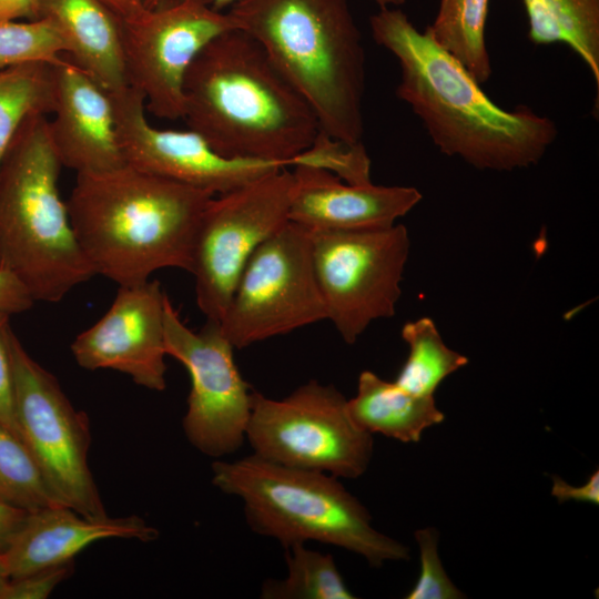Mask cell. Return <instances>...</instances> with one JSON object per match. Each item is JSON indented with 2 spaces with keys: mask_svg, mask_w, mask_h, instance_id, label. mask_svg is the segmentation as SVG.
Segmentation results:
<instances>
[{
  "mask_svg": "<svg viewBox=\"0 0 599 599\" xmlns=\"http://www.w3.org/2000/svg\"><path fill=\"white\" fill-rule=\"evenodd\" d=\"M74 571V560L8 579L0 599H45Z\"/></svg>",
  "mask_w": 599,
  "mask_h": 599,
  "instance_id": "obj_30",
  "label": "cell"
},
{
  "mask_svg": "<svg viewBox=\"0 0 599 599\" xmlns=\"http://www.w3.org/2000/svg\"><path fill=\"white\" fill-rule=\"evenodd\" d=\"M347 409L361 429L403 443L419 441L426 428L445 419L434 396L413 395L370 370L361 373L357 394L347 399Z\"/></svg>",
  "mask_w": 599,
  "mask_h": 599,
  "instance_id": "obj_20",
  "label": "cell"
},
{
  "mask_svg": "<svg viewBox=\"0 0 599 599\" xmlns=\"http://www.w3.org/2000/svg\"><path fill=\"white\" fill-rule=\"evenodd\" d=\"M28 512L0 498V555L10 545Z\"/></svg>",
  "mask_w": 599,
  "mask_h": 599,
  "instance_id": "obj_34",
  "label": "cell"
},
{
  "mask_svg": "<svg viewBox=\"0 0 599 599\" xmlns=\"http://www.w3.org/2000/svg\"><path fill=\"white\" fill-rule=\"evenodd\" d=\"M171 1H174V0H142V3L144 8L153 9ZM210 1L214 9L222 11L223 9H226V8L229 9L236 0H210Z\"/></svg>",
  "mask_w": 599,
  "mask_h": 599,
  "instance_id": "obj_37",
  "label": "cell"
},
{
  "mask_svg": "<svg viewBox=\"0 0 599 599\" xmlns=\"http://www.w3.org/2000/svg\"><path fill=\"white\" fill-rule=\"evenodd\" d=\"M67 45L65 57L110 93L126 89L121 18L102 0H40Z\"/></svg>",
  "mask_w": 599,
  "mask_h": 599,
  "instance_id": "obj_19",
  "label": "cell"
},
{
  "mask_svg": "<svg viewBox=\"0 0 599 599\" xmlns=\"http://www.w3.org/2000/svg\"><path fill=\"white\" fill-rule=\"evenodd\" d=\"M232 29H237L232 16L210 0H174L121 18L128 85L143 95L154 116L182 119L190 64L212 39Z\"/></svg>",
  "mask_w": 599,
  "mask_h": 599,
  "instance_id": "obj_12",
  "label": "cell"
},
{
  "mask_svg": "<svg viewBox=\"0 0 599 599\" xmlns=\"http://www.w3.org/2000/svg\"><path fill=\"white\" fill-rule=\"evenodd\" d=\"M212 484L240 498L248 527L284 549L316 541L364 557L372 567L409 560V549L372 526L366 507L337 477L255 454L211 466Z\"/></svg>",
  "mask_w": 599,
  "mask_h": 599,
  "instance_id": "obj_6",
  "label": "cell"
},
{
  "mask_svg": "<svg viewBox=\"0 0 599 599\" xmlns=\"http://www.w3.org/2000/svg\"><path fill=\"white\" fill-rule=\"evenodd\" d=\"M213 196L123 164L78 173L67 205L95 275L130 286L161 268L191 272L196 230Z\"/></svg>",
  "mask_w": 599,
  "mask_h": 599,
  "instance_id": "obj_3",
  "label": "cell"
},
{
  "mask_svg": "<svg viewBox=\"0 0 599 599\" xmlns=\"http://www.w3.org/2000/svg\"><path fill=\"white\" fill-rule=\"evenodd\" d=\"M52 64L34 62L0 70V165L24 120L31 114H51Z\"/></svg>",
  "mask_w": 599,
  "mask_h": 599,
  "instance_id": "obj_24",
  "label": "cell"
},
{
  "mask_svg": "<svg viewBox=\"0 0 599 599\" xmlns=\"http://www.w3.org/2000/svg\"><path fill=\"white\" fill-rule=\"evenodd\" d=\"M166 297L159 281L119 286L106 313L72 342L77 364L89 370L113 369L144 388L164 390Z\"/></svg>",
  "mask_w": 599,
  "mask_h": 599,
  "instance_id": "obj_15",
  "label": "cell"
},
{
  "mask_svg": "<svg viewBox=\"0 0 599 599\" xmlns=\"http://www.w3.org/2000/svg\"><path fill=\"white\" fill-rule=\"evenodd\" d=\"M182 120L219 154L291 166L321 131L305 99L251 35L232 29L190 64Z\"/></svg>",
  "mask_w": 599,
  "mask_h": 599,
  "instance_id": "obj_2",
  "label": "cell"
},
{
  "mask_svg": "<svg viewBox=\"0 0 599 599\" xmlns=\"http://www.w3.org/2000/svg\"><path fill=\"white\" fill-rule=\"evenodd\" d=\"M10 315L0 313V423L20 438L14 408L13 369L10 353ZM22 439V438H21Z\"/></svg>",
  "mask_w": 599,
  "mask_h": 599,
  "instance_id": "obj_31",
  "label": "cell"
},
{
  "mask_svg": "<svg viewBox=\"0 0 599 599\" xmlns=\"http://www.w3.org/2000/svg\"><path fill=\"white\" fill-rule=\"evenodd\" d=\"M379 9L397 8L405 3L406 0H373Z\"/></svg>",
  "mask_w": 599,
  "mask_h": 599,
  "instance_id": "obj_38",
  "label": "cell"
},
{
  "mask_svg": "<svg viewBox=\"0 0 599 599\" xmlns=\"http://www.w3.org/2000/svg\"><path fill=\"white\" fill-rule=\"evenodd\" d=\"M402 337L408 356L394 380L406 392L417 396H434L439 384L468 364V358L450 349L429 317L406 323Z\"/></svg>",
  "mask_w": 599,
  "mask_h": 599,
  "instance_id": "obj_23",
  "label": "cell"
},
{
  "mask_svg": "<svg viewBox=\"0 0 599 599\" xmlns=\"http://www.w3.org/2000/svg\"><path fill=\"white\" fill-rule=\"evenodd\" d=\"M48 118L29 115L0 165V268L34 302L57 303L95 275L61 197Z\"/></svg>",
  "mask_w": 599,
  "mask_h": 599,
  "instance_id": "obj_5",
  "label": "cell"
},
{
  "mask_svg": "<svg viewBox=\"0 0 599 599\" xmlns=\"http://www.w3.org/2000/svg\"><path fill=\"white\" fill-rule=\"evenodd\" d=\"M374 41L400 68L396 88L423 122L430 140L448 156L479 170L512 171L537 164L558 135L555 122L527 106L505 110L426 31L399 8L369 17Z\"/></svg>",
  "mask_w": 599,
  "mask_h": 599,
  "instance_id": "obj_1",
  "label": "cell"
},
{
  "mask_svg": "<svg viewBox=\"0 0 599 599\" xmlns=\"http://www.w3.org/2000/svg\"><path fill=\"white\" fill-rule=\"evenodd\" d=\"M490 0H439L434 21L425 29L481 85L491 75L485 30Z\"/></svg>",
  "mask_w": 599,
  "mask_h": 599,
  "instance_id": "obj_22",
  "label": "cell"
},
{
  "mask_svg": "<svg viewBox=\"0 0 599 599\" xmlns=\"http://www.w3.org/2000/svg\"><path fill=\"white\" fill-rule=\"evenodd\" d=\"M313 265L329 319L354 344L376 319L394 316L409 254L403 224L311 232Z\"/></svg>",
  "mask_w": 599,
  "mask_h": 599,
  "instance_id": "obj_10",
  "label": "cell"
},
{
  "mask_svg": "<svg viewBox=\"0 0 599 599\" xmlns=\"http://www.w3.org/2000/svg\"><path fill=\"white\" fill-rule=\"evenodd\" d=\"M370 164L362 142H345L321 130L311 145L293 159L291 166H311L349 184H368L372 182Z\"/></svg>",
  "mask_w": 599,
  "mask_h": 599,
  "instance_id": "obj_28",
  "label": "cell"
},
{
  "mask_svg": "<svg viewBox=\"0 0 599 599\" xmlns=\"http://www.w3.org/2000/svg\"><path fill=\"white\" fill-rule=\"evenodd\" d=\"M16 417L23 443L58 500L80 515L108 517L88 464L91 430L58 379L10 333Z\"/></svg>",
  "mask_w": 599,
  "mask_h": 599,
  "instance_id": "obj_8",
  "label": "cell"
},
{
  "mask_svg": "<svg viewBox=\"0 0 599 599\" xmlns=\"http://www.w3.org/2000/svg\"><path fill=\"white\" fill-rule=\"evenodd\" d=\"M420 551V575L407 593V599H459L465 598L447 576L438 556V532L435 528L415 531Z\"/></svg>",
  "mask_w": 599,
  "mask_h": 599,
  "instance_id": "obj_29",
  "label": "cell"
},
{
  "mask_svg": "<svg viewBox=\"0 0 599 599\" xmlns=\"http://www.w3.org/2000/svg\"><path fill=\"white\" fill-rule=\"evenodd\" d=\"M326 319L316 280L312 234L288 221L246 262L220 322L234 348Z\"/></svg>",
  "mask_w": 599,
  "mask_h": 599,
  "instance_id": "obj_9",
  "label": "cell"
},
{
  "mask_svg": "<svg viewBox=\"0 0 599 599\" xmlns=\"http://www.w3.org/2000/svg\"><path fill=\"white\" fill-rule=\"evenodd\" d=\"M120 18H131L140 14L145 8L142 0H102Z\"/></svg>",
  "mask_w": 599,
  "mask_h": 599,
  "instance_id": "obj_36",
  "label": "cell"
},
{
  "mask_svg": "<svg viewBox=\"0 0 599 599\" xmlns=\"http://www.w3.org/2000/svg\"><path fill=\"white\" fill-rule=\"evenodd\" d=\"M52 71L54 97L48 125L62 166L78 174L125 164L111 93L65 54Z\"/></svg>",
  "mask_w": 599,
  "mask_h": 599,
  "instance_id": "obj_16",
  "label": "cell"
},
{
  "mask_svg": "<svg viewBox=\"0 0 599 599\" xmlns=\"http://www.w3.org/2000/svg\"><path fill=\"white\" fill-rule=\"evenodd\" d=\"M67 53L58 29L47 19L0 21V70L24 63H55Z\"/></svg>",
  "mask_w": 599,
  "mask_h": 599,
  "instance_id": "obj_27",
  "label": "cell"
},
{
  "mask_svg": "<svg viewBox=\"0 0 599 599\" xmlns=\"http://www.w3.org/2000/svg\"><path fill=\"white\" fill-rule=\"evenodd\" d=\"M0 498L29 512L62 505L47 485L27 445L1 423Z\"/></svg>",
  "mask_w": 599,
  "mask_h": 599,
  "instance_id": "obj_26",
  "label": "cell"
},
{
  "mask_svg": "<svg viewBox=\"0 0 599 599\" xmlns=\"http://www.w3.org/2000/svg\"><path fill=\"white\" fill-rule=\"evenodd\" d=\"M111 95L125 164L214 195L285 169L274 162L223 156L192 130L152 126L143 95L130 87Z\"/></svg>",
  "mask_w": 599,
  "mask_h": 599,
  "instance_id": "obj_14",
  "label": "cell"
},
{
  "mask_svg": "<svg viewBox=\"0 0 599 599\" xmlns=\"http://www.w3.org/2000/svg\"><path fill=\"white\" fill-rule=\"evenodd\" d=\"M246 440L267 460L346 479L367 470L374 443L352 420L346 397L315 379L280 399L254 390Z\"/></svg>",
  "mask_w": 599,
  "mask_h": 599,
  "instance_id": "obj_7",
  "label": "cell"
},
{
  "mask_svg": "<svg viewBox=\"0 0 599 599\" xmlns=\"http://www.w3.org/2000/svg\"><path fill=\"white\" fill-rule=\"evenodd\" d=\"M552 487L551 495L559 504L568 500L591 502L599 505V471L596 469L588 478L587 483L581 486H572L565 481L561 477L551 476Z\"/></svg>",
  "mask_w": 599,
  "mask_h": 599,
  "instance_id": "obj_33",
  "label": "cell"
},
{
  "mask_svg": "<svg viewBox=\"0 0 599 599\" xmlns=\"http://www.w3.org/2000/svg\"><path fill=\"white\" fill-rule=\"evenodd\" d=\"M287 575L267 579L261 588L263 599H354L332 555L295 544L285 549Z\"/></svg>",
  "mask_w": 599,
  "mask_h": 599,
  "instance_id": "obj_25",
  "label": "cell"
},
{
  "mask_svg": "<svg viewBox=\"0 0 599 599\" xmlns=\"http://www.w3.org/2000/svg\"><path fill=\"white\" fill-rule=\"evenodd\" d=\"M528 39L564 43L583 61L599 87V0H522Z\"/></svg>",
  "mask_w": 599,
  "mask_h": 599,
  "instance_id": "obj_21",
  "label": "cell"
},
{
  "mask_svg": "<svg viewBox=\"0 0 599 599\" xmlns=\"http://www.w3.org/2000/svg\"><path fill=\"white\" fill-rule=\"evenodd\" d=\"M7 581H8V577H7V575L4 572V569H3L2 565H1V561H0V595H1L2 589H3L4 585L7 583Z\"/></svg>",
  "mask_w": 599,
  "mask_h": 599,
  "instance_id": "obj_39",
  "label": "cell"
},
{
  "mask_svg": "<svg viewBox=\"0 0 599 599\" xmlns=\"http://www.w3.org/2000/svg\"><path fill=\"white\" fill-rule=\"evenodd\" d=\"M166 355L189 372L191 389L182 420L184 435L200 453L221 458L246 440L253 392L233 357L220 323L206 321L194 332L180 318L170 298L164 309Z\"/></svg>",
  "mask_w": 599,
  "mask_h": 599,
  "instance_id": "obj_13",
  "label": "cell"
},
{
  "mask_svg": "<svg viewBox=\"0 0 599 599\" xmlns=\"http://www.w3.org/2000/svg\"><path fill=\"white\" fill-rule=\"evenodd\" d=\"M227 12L309 104L322 131L362 142L366 57L347 0H236Z\"/></svg>",
  "mask_w": 599,
  "mask_h": 599,
  "instance_id": "obj_4",
  "label": "cell"
},
{
  "mask_svg": "<svg viewBox=\"0 0 599 599\" xmlns=\"http://www.w3.org/2000/svg\"><path fill=\"white\" fill-rule=\"evenodd\" d=\"M40 0H0V21L38 20Z\"/></svg>",
  "mask_w": 599,
  "mask_h": 599,
  "instance_id": "obj_35",
  "label": "cell"
},
{
  "mask_svg": "<svg viewBox=\"0 0 599 599\" xmlns=\"http://www.w3.org/2000/svg\"><path fill=\"white\" fill-rule=\"evenodd\" d=\"M159 530L136 515L91 519L67 506L27 514L0 561L8 579L74 560L89 545L109 538L154 541Z\"/></svg>",
  "mask_w": 599,
  "mask_h": 599,
  "instance_id": "obj_18",
  "label": "cell"
},
{
  "mask_svg": "<svg viewBox=\"0 0 599 599\" xmlns=\"http://www.w3.org/2000/svg\"><path fill=\"white\" fill-rule=\"evenodd\" d=\"M292 187L293 174L285 167L215 195L206 205L190 272L206 321L221 322L251 255L288 222Z\"/></svg>",
  "mask_w": 599,
  "mask_h": 599,
  "instance_id": "obj_11",
  "label": "cell"
},
{
  "mask_svg": "<svg viewBox=\"0 0 599 599\" xmlns=\"http://www.w3.org/2000/svg\"><path fill=\"white\" fill-rule=\"evenodd\" d=\"M293 167L288 221L309 232L392 226L422 200L412 186L349 184L324 170Z\"/></svg>",
  "mask_w": 599,
  "mask_h": 599,
  "instance_id": "obj_17",
  "label": "cell"
},
{
  "mask_svg": "<svg viewBox=\"0 0 599 599\" xmlns=\"http://www.w3.org/2000/svg\"><path fill=\"white\" fill-rule=\"evenodd\" d=\"M33 304L26 287L11 273L0 268V313L11 316L30 309Z\"/></svg>",
  "mask_w": 599,
  "mask_h": 599,
  "instance_id": "obj_32",
  "label": "cell"
}]
</instances>
